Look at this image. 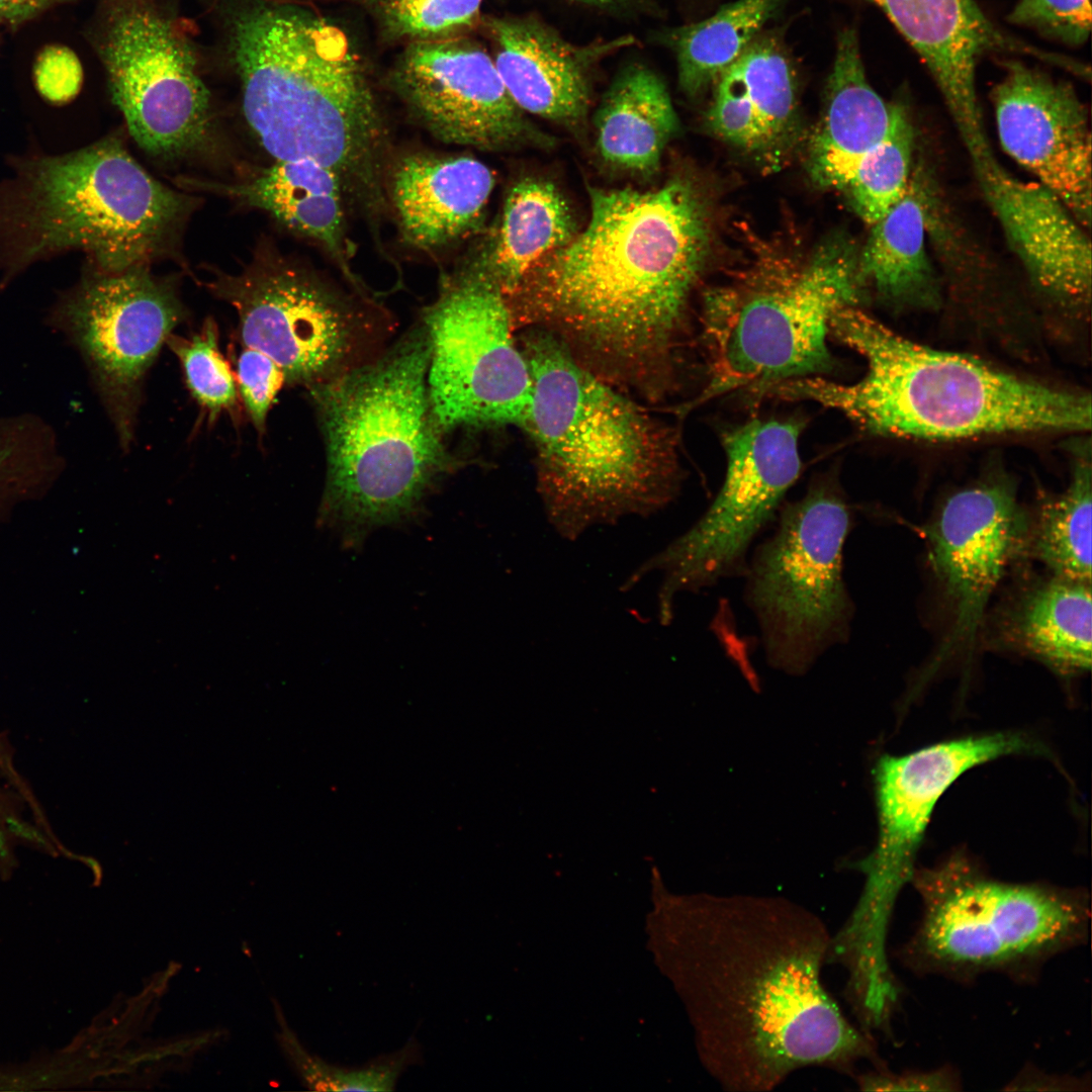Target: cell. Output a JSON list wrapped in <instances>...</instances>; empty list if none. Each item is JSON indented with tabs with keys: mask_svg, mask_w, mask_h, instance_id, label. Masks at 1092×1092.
I'll return each instance as SVG.
<instances>
[{
	"mask_svg": "<svg viewBox=\"0 0 1092 1092\" xmlns=\"http://www.w3.org/2000/svg\"><path fill=\"white\" fill-rule=\"evenodd\" d=\"M586 225L508 295L515 324L544 331L611 385L655 399L676 367L688 301L709 250L694 184L588 187Z\"/></svg>",
	"mask_w": 1092,
	"mask_h": 1092,
	"instance_id": "1",
	"label": "cell"
},
{
	"mask_svg": "<svg viewBox=\"0 0 1092 1092\" xmlns=\"http://www.w3.org/2000/svg\"><path fill=\"white\" fill-rule=\"evenodd\" d=\"M684 975L702 1060L731 1092H765L794 1072L854 1076L883 1065L822 981L831 933L780 896L702 894L685 904Z\"/></svg>",
	"mask_w": 1092,
	"mask_h": 1092,
	"instance_id": "2",
	"label": "cell"
},
{
	"mask_svg": "<svg viewBox=\"0 0 1092 1092\" xmlns=\"http://www.w3.org/2000/svg\"><path fill=\"white\" fill-rule=\"evenodd\" d=\"M521 348L532 378L522 427L535 444L537 487L554 530L575 540L670 504L681 480L671 430L550 334L532 329Z\"/></svg>",
	"mask_w": 1092,
	"mask_h": 1092,
	"instance_id": "3",
	"label": "cell"
},
{
	"mask_svg": "<svg viewBox=\"0 0 1092 1092\" xmlns=\"http://www.w3.org/2000/svg\"><path fill=\"white\" fill-rule=\"evenodd\" d=\"M829 335L866 359L867 372L860 380L840 384L820 376L804 377L779 382L768 391L834 408L864 431L885 437L957 440L1091 427L1088 395L919 345L856 306L834 313Z\"/></svg>",
	"mask_w": 1092,
	"mask_h": 1092,
	"instance_id": "4",
	"label": "cell"
},
{
	"mask_svg": "<svg viewBox=\"0 0 1092 1092\" xmlns=\"http://www.w3.org/2000/svg\"><path fill=\"white\" fill-rule=\"evenodd\" d=\"M231 50L245 118L265 151L316 162L345 194L378 202L383 122L347 35L313 13L258 3L234 17Z\"/></svg>",
	"mask_w": 1092,
	"mask_h": 1092,
	"instance_id": "5",
	"label": "cell"
},
{
	"mask_svg": "<svg viewBox=\"0 0 1092 1092\" xmlns=\"http://www.w3.org/2000/svg\"><path fill=\"white\" fill-rule=\"evenodd\" d=\"M0 182V288L69 251L119 273L169 251L194 198L153 178L115 135L60 154L11 157Z\"/></svg>",
	"mask_w": 1092,
	"mask_h": 1092,
	"instance_id": "6",
	"label": "cell"
},
{
	"mask_svg": "<svg viewBox=\"0 0 1092 1092\" xmlns=\"http://www.w3.org/2000/svg\"><path fill=\"white\" fill-rule=\"evenodd\" d=\"M428 337L317 386L328 449L323 516L356 538L411 517L446 460L428 393Z\"/></svg>",
	"mask_w": 1092,
	"mask_h": 1092,
	"instance_id": "7",
	"label": "cell"
},
{
	"mask_svg": "<svg viewBox=\"0 0 1092 1092\" xmlns=\"http://www.w3.org/2000/svg\"><path fill=\"white\" fill-rule=\"evenodd\" d=\"M862 285L858 258L832 242L801 266L758 270L709 290L701 320L707 382L690 406L830 370V321L857 305Z\"/></svg>",
	"mask_w": 1092,
	"mask_h": 1092,
	"instance_id": "8",
	"label": "cell"
},
{
	"mask_svg": "<svg viewBox=\"0 0 1092 1092\" xmlns=\"http://www.w3.org/2000/svg\"><path fill=\"white\" fill-rule=\"evenodd\" d=\"M911 882L921 915L898 958L921 976L1034 980L1052 958L1088 938L1083 892L994 880L962 858L914 872Z\"/></svg>",
	"mask_w": 1092,
	"mask_h": 1092,
	"instance_id": "9",
	"label": "cell"
},
{
	"mask_svg": "<svg viewBox=\"0 0 1092 1092\" xmlns=\"http://www.w3.org/2000/svg\"><path fill=\"white\" fill-rule=\"evenodd\" d=\"M776 521L774 532L749 554L744 602L767 663L801 675L849 638L853 604L843 552L853 515L835 481L826 479L781 507Z\"/></svg>",
	"mask_w": 1092,
	"mask_h": 1092,
	"instance_id": "10",
	"label": "cell"
},
{
	"mask_svg": "<svg viewBox=\"0 0 1092 1092\" xmlns=\"http://www.w3.org/2000/svg\"><path fill=\"white\" fill-rule=\"evenodd\" d=\"M1036 750L1018 734L968 737L903 756L884 755L874 769L879 838L852 868L864 876L859 898L832 934L836 956L847 965L875 971L888 962L887 939L897 899L911 882L916 852L933 808L966 770L1002 755Z\"/></svg>",
	"mask_w": 1092,
	"mask_h": 1092,
	"instance_id": "11",
	"label": "cell"
},
{
	"mask_svg": "<svg viewBox=\"0 0 1092 1092\" xmlns=\"http://www.w3.org/2000/svg\"><path fill=\"white\" fill-rule=\"evenodd\" d=\"M802 427L796 420H752L723 432L727 467L715 499L691 528L637 567L622 589L660 572L658 617L667 625L679 594L742 576L752 543L776 521L801 472Z\"/></svg>",
	"mask_w": 1092,
	"mask_h": 1092,
	"instance_id": "12",
	"label": "cell"
},
{
	"mask_svg": "<svg viewBox=\"0 0 1092 1092\" xmlns=\"http://www.w3.org/2000/svg\"><path fill=\"white\" fill-rule=\"evenodd\" d=\"M426 324L428 393L439 428L522 426L532 378L504 290L469 266L444 282Z\"/></svg>",
	"mask_w": 1092,
	"mask_h": 1092,
	"instance_id": "13",
	"label": "cell"
},
{
	"mask_svg": "<svg viewBox=\"0 0 1092 1092\" xmlns=\"http://www.w3.org/2000/svg\"><path fill=\"white\" fill-rule=\"evenodd\" d=\"M100 51L112 100L145 152L173 160L209 146L210 94L189 40L170 17L144 0H126L110 14Z\"/></svg>",
	"mask_w": 1092,
	"mask_h": 1092,
	"instance_id": "14",
	"label": "cell"
},
{
	"mask_svg": "<svg viewBox=\"0 0 1092 1092\" xmlns=\"http://www.w3.org/2000/svg\"><path fill=\"white\" fill-rule=\"evenodd\" d=\"M184 317L173 284L149 266L90 268L52 308L51 325L79 350L122 447L133 436L144 377Z\"/></svg>",
	"mask_w": 1092,
	"mask_h": 1092,
	"instance_id": "15",
	"label": "cell"
},
{
	"mask_svg": "<svg viewBox=\"0 0 1092 1092\" xmlns=\"http://www.w3.org/2000/svg\"><path fill=\"white\" fill-rule=\"evenodd\" d=\"M205 285L236 309L244 346L270 357L285 381L320 386L351 371L364 323L305 268L261 251L240 273L216 271Z\"/></svg>",
	"mask_w": 1092,
	"mask_h": 1092,
	"instance_id": "16",
	"label": "cell"
},
{
	"mask_svg": "<svg viewBox=\"0 0 1092 1092\" xmlns=\"http://www.w3.org/2000/svg\"><path fill=\"white\" fill-rule=\"evenodd\" d=\"M395 88L436 138L497 151L549 147L513 101L494 61L481 48L452 37L412 41L393 73Z\"/></svg>",
	"mask_w": 1092,
	"mask_h": 1092,
	"instance_id": "17",
	"label": "cell"
},
{
	"mask_svg": "<svg viewBox=\"0 0 1092 1092\" xmlns=\"http://www.w3.org/2000/svg\"><path fill=\"white\" fill-rule=\"evenodd\" d=\"M1026 534L1015 492L1003 479L964 488L944 503L927 533L929 560L952 614L935 662L973 648L990 598Z\"/></svg>",
	"mask_w": 1092,
	"mask_h": 1092,
	"instance_id": "18",
	"label": "cell"
},
{
	"mask_svg": "<svg viewBox=\"0 0 1092 1092\" xmlns=\"http://www.w3.org/2000/svg\"><path fill=\"white\" fill-rule=\"evenodd\" d=\"M1006 65L992 94L1002 149L1089 228L1091 131L1085 105L1070 83L1020 62Z\"/></svg>",
	"mask_w": 1092,
	"mask_h": 1092,
	"instance_id": "19",
	"label": "cell"
},
{
	"mask_svg": "<svg viewBox=\"0 0 1092 1092\" xmlns=\"http://www.w3.org/2000/svg\"><path fill=\"white\" fill-rule=\"evenodd\" d=\"M1012 252L1045 294L1066 304L1091 297V244L1083 225L1048 188L1000 164L978 179Z\"/></svg>",
	"mask_w": 1092,
	"mask_h": 1092,
	"instance_id": "20",
	"label": "cell"
},
{
	"mask_svg": "<svg viewBox=\"0 0 1092 1092\" xmlns=\"http://www.w3.org/2000/svg\"><path fill=\"white\" fill-rule=\"evenodd\" d=\"M494 64L523 111L568 128L581 125L590 103V67L613 46L576 47L531 17L489 18Z\"/></svg>",
	"mask_w": 1092,
	"mask_h": 1092,
	"instance_id": "21",
	"label": "cell"
},
{
	"mask_svg": "<svg viewBox=\"0 0 1092 1092\" xmlns=\"http://www.w3.org/2000/svg\"><path fill=\"white\" fill-rule=\"evenodd\" d=\"M796 115L790 60L775 38L757 35L718 79L707 119L720 139L769 159L792 138Z\"/></svg>",
	"mask_w": 1092,
	"mask_h": 1092,
	"instance_id": "22",
	"label": "cell"
},
{
	"mask_svg": "<svg viewBox=\"0 0 1092 1092\" xmlns=\"http://www.w3.org/2000/svg\"><path fill=\"white\" fill-rule=\"evenodd\" d=\"M494 183L492 171L472 157L403 158L392 174L391 199L404 237L419 248L437 249L469 235Z\"/></svg>",
	"mask_w": 1092,
	"mask_h": 1092,
	"instance_id": "23",
	"label": "cell"
},
{
	"mask_svg": "<svg viewBox=\"0 0 1092 1092\" xmlns=\"http://www.w3.org/2000/svg\"><path fill=\"white\" fill-rule=\"evenodd\" d=\"M897 102L870 84L852 29L837 38L820 121L809 146V172L822 187L843 192L861 161L887 134Z\"/></svg>",
	"mask_w": 1092,
	"mask_h": 1092,
	"instance_id": "24",
	"label": "cell"
},
{
	"mask_svg": "<svg viewBox=\"0 0 1092 1092\" xmlns=\"http://www.w3.org/2000/svg\"><path fill=\"white\" fill-rule=\"evenodd\" d=\"M189 187L228 195L269 212L288 229L322 244L345 264L344 189L336 173L310 161H275L235 184L185 180Z\"/></svg>",
	"mask_w": 1092,
	"mask_h": 1092,
	"instance_id": "25",
	"label": "cell"
},
{
	"mask_svg": "<svg viewBox=\"0 0 1092 1092\" xmlns=\"http://www.w3.org/2000/svg\"><path fill=\"white\" fill-rule=\"evenodd\" d=\"M600 159L613 170L649 176L678 128L662 80L641 65L626 67L605 93L594 116Z\"/></svg>",
	"mask_w": 1092,
	"mask_h": 1092,
	"instance_id": "26",
	"label": "cell"
},
{
	"mask_svg": "<svg viewBox=\"0 0 1092 1092\" xmlns=\"http://www.w3.org/2000/svg\"><path fill=\"white\" fill-rule=\"evenodd\" d=\"M576 233L573 212L558 188L524 178L509 190L494 231L470 266L509 295L535 264Z\"/></svg>",
	"mask_w": 1092,
	"mask_h": 1092,
	"instance_id": "27",
	"label": "cell"
},
{
	"mask_svg": "<svg viewBox=\"0 0 1092 1092\" xmlns=\"http://www.w3.org/2000/svg\"><path fill=\"white\" fill-rule=\"evenodd\" d=\"M927 204L922 187L911 179L903 198L880 220L858 257L863 283L899 304L929 306L938 300V284L926 249Z\"/></svg>",
	"mask_w": 1092,
	"mask_h": 1092,
	"instance_id": "28",
	"label": "cell"
},
{
	"mask_svg": "<svg viewBox=\"0 0 1092 1092\" xmlns=\"http://www.w3.org/2000/svg\"><path fill=\"white\" fill-rule=\"evenodd\" d=\"M1091 583L1054 575L1030 589L1009 616L1013 646L1064 672L1091 666Z\"/></svg>",
	"mask_w": 1092,
	"mask_h": 1092,
	"instance_id": "29",
	"label": "cell"
},
{
	"mask_svg": "<svg viewBox=\"0 0 1092 1092\" xmlns=\"http://www.w3.org/2000/svg\"><path fill=\"white\" fill-rule=\"evenodd\" d=\"M781 0H734L711 16L677 28L670 43L677 62L678 83L694 96L731 67L775 14Z\"/></svg>",
	"mask_w": 1092,
	"mask_h": 1092,
	"instance_id": "30",
	"label": "cell"
},
{
	"mask_svg": "<svg viewBox=\"0 0 1092 1092\" xmlns=\"http://www.w3.org/2000/svg\"><path fill=\"white\" fill-rule=\"evenodd\" d=\"M1091 503L1090 454L1081 452L1068 487L1042 496L1032 534L1036 557L1056 576L1091 583Z\"/></svg>",
	"mask_w": 1092,
	"mask_h": 1092,
	"instance_id": "31",
	"label": "cell"
},
{
	"mask_svg": "<svg viewBox=\"0 0 1092 1092\" xmlns=\"http://www.w3.org/2000/svg\"><path fill=\"white\" fill-rule=\"evenodd\" d=\"M914 128L907 107L897 102L892 124L861 161L843 193L869 224L880 220L905 195L911 181Z\"/></svg>",
	"mask_w": 1092,
	"mask_h": 1092,
	"instance_id": "32",
	"label": "cell"
},
{
	"mask_svg": "<svg viewBox=\"0 0 1092 1092\" xmlns=\"http://www.w3.org/2000/svg\"><path fill=\"white\" fill-rule=\"evenodd\" d=\"M393 38L412 41L452 37L472 26L482 0H350Z\"/></svg>",
	"mask_w": 1092,
	"mask_h": 1092,
	"instance_id": "33",
	"label": "cell"
},
{
	"mask_svg": "<svg viewBox=\"0 0 1092 1092\" xmlns=\"http://www.w3.org/2000/svg\"><path fill=\"white\" fill-rule=\"evenodd\" d=\"M167 343L181 363L193 397L212 419L237 407V380L220 353L217 326L212 318L192 337L171 335Z\"/></svg>",
	"mask_w": 1092,
	"mask_h": 1092,
	"instance_id": "34",
	"label": "cell"
},
{
	"mask_svg": "<svg viewBox=\"0 0 1092 1092\" xmlns=\"http://www.w3.org/2000/svg\"><path fill=\"white\" fill-rule=\"evenodd\" d=\"M287 1043L300 1076L314 1090L391 1091L402 1072L421 1059L420 1044L413 1037L399 1051L354 1069L335 1067L309 1055L290 1035Z\"/></svg>",
	"mask_w": 1092,
	"mask_h": 1092,
	"instance_id": "35",
	"label": "cell"
},
{
	"mask_svg": "<svg viewBox=\"0 0 1092 1092\" xmlns=\"http://www.w3.org/2000/svg\"><path fill=\"white\" fill-rule=\"evenodd\" d=\"M1091 17L1090 0H1017L1007 19L1067 44L1078 46L1090 34Z\"/></svg>",
	"mask_w": 1092,
	"mask_h": 1092,
	"instance_id": "36",
	"label": "cell"
},
{
	"mask_svg": "<svg viewBox=\"0 0 1092 1092\" xmlns=\"http://www.w3.org/2000/svg\"><path fill=\"white\" fill-rule=\"evenodd\" d=\"M285 381L280 367L264 353L247 348L237 364V386L252 424L258 433L266 428L270 406Z\"/></svg>",
	"mask_w": 1092,
	"mask_h": 1092,
	"instance_id": "37",
	"label": "cell"
},
{
	"mask_svg": "<svg viewBox=\"0 0 1092 1092\" xmlns=\"http://www.w3.org/2000/svg\"><path fill=\"white\" fill-rule=\"evenodd\" d=\"M33 77L41 97L55 104L72 100L83 82L82 65L76 54L61 44L44 48L37 57Z\"/></svg>",
	"mask_w": 1092,
	"mask_h": 1092,
	"instance_id": "38",
	"label": "cell"
},
{
	"mask_svg": "<svg viewBox=\"0 0 1092 1092\" xmlns=\"http://www.w3.org/2000/svg\"><path fill=\"white\" fill-rule=\"evenodd\" d=\"M857 1086L862 1091H959L962 1079L949 1066L929 1071L908 1070L894 1073L884 1065L874 1067L868 1072L855 1075Z\"/></svg>",
	"mask_w": 1092,
	"mask_h": 1092,
	"instance_id": "39",
	"label": "cell"
},
{
	"mask_svg": "<svg viewBox=\"0 0 1092 1092\" xmlns=\"http://www.w3.org/2000/svg\"><path fill=\"white\" fill-rule=\"evenodd\" d=\"M1084 1082L1072 1076H1052L1035 1068H1025L1016 1076L1010 1090H1083Z\"/></svg>",
	"mask_w": 1092,
	"mask_h": 1092,
	"instance_id": "40",
	"label": "cell"
},
{
	"mask_svg": "<svg viewBox=\"0 0 1092 1092\" xmlns=\"http://www.w3.org/2000/svg\"><path fill=\"white\" fill-rule=\"evenodd\" d=\"M60 0H0V22L19 24Z\"/></svg>",
	"mask_w": 1092,
	"mask_h": 1092,
	"instance_id": "41",
	"label": "cell"
},
{
	"mask_svg": "<svg viewBox=\"0 0 1092 1092\" xmlns=\"http://www.w3.org/2000/svg\"><path fill=\"white\" fill-rule=\"evenodd\" d=\"M5 824H6V827H7L8 831L11 834H13L14 836H17V837L22 838L24 840L33 842L35 844H38L39 846L40 845L41 846L47 845V840L43 837V835L41 834V832H39L36 829L30 827L29 825L25 824L24 822L20 821L19 819L15 818V817H12V816H8V817L5 818Z\"/></svg>",
	"mask_w": 1092,
	"mask_h": 1092,
	"instance_id": "42",
	"label": "cell"
},
{
	"mask_svg": "<svg viewBox=\"0 0 1092 1092\" xmlns=\"http://www.w3.org/2000/svg\"><path fill=\"white\" fill-rule=\"evenodd\" d=\"M0 858H9V845L5 833L0 829Z\"/></svg>",
	"mask_w": 1092,
	"mask_h": 1092,
	"instance_id": "43",
	"label": "cell"
},
{
	"mask_svg": "<svg viewBox=\"0 0 1092 1092\" xmlns=\"http://www.w3.org/2000/svg\"><path fill=\"white\" fill-rule=\"evenodd\" d=\"M578 1L589 3V4H596V5H612V4L621 3L624 0H578Z\"/></svg>",
	"mask_w": 1092,
	"mask_h": 1092,
	"instance_id": "44",
	"label": "cell"
}]
</instances>
